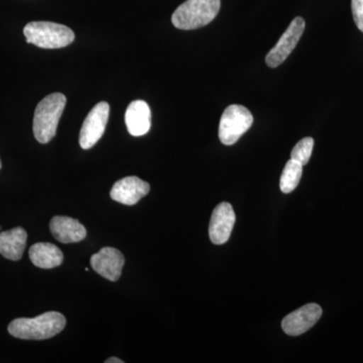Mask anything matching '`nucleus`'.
I'll use <instances>...</instances> for the list:
<instances>
[{
  "instance_id": "39448f33",
  "label": "nucleus",
  "mask_w": 363,
  "mask_h": 363,
  "mask_svg": "<svg viewBox=\"0 0 363 363\" xmlns=\"http://www.w3.org/2000/svg\"><path fill=\"white\" fill-rule=\"evenodd\" d=\"M253 123L252 114L247 107L233 104L227 107L219 124V138L225 145H233L245 135Z\"/></svg>"
},
{
  "instance_id": "2eb2a0df",
  "label": "nucleus",
  "mask_w": 363,
  "mask_h": 363,
  "mask_svg": "<svg viewBox=\"0 0 363 363\" xmlns=\"http://www.w3.org/2000/svg\"><path fill=\"white\" fill-rule=\"evenodd\" d=\"M30 259L40 269H50L61 266L64 260L63 252L50 242H38L30 248Z\"/></svg>"
},
{
  "instance_id": "dca6fc26",
  "label": "nucleus",
  "mask_w": 363,
  "mask_h": 363,
  "mask_svg": "<svg viewBox=\"0 0 363 363\" xmlns=\"http://www.w3.org/2000/svg\"><path fill=\"white\" fill-rule=\"evenodd\" d=\"M303 166L298 162L293 161L292 159L286 162L285 169L281 173V181H279V188L285 194L293 192L298 187L302 178Z\"/></svg>"
},
{
  "instance_id": "9b49d317",
  "label": "nucleus",
  "mask_w": 363,
  "mask_h": 363,
  "mask_svg": "<svg viewBox=\"0 0 363 363\" xmlns=\"http://www.w3.org/2000/svg\"><path fill=\"white\" fill-rule=\"evenodd\" d=\"M150 184L138 177H126L114 184L111 197L114 201L128 206H133L142 198L149 194Z\"/></svg>"
},
{
  "instance_id": "f257e3e1",
  "label": "nucleus",
  "mask_w": 363,
  "mask_h": 363,
  "mask_svg": "<svg viewBox=\"0 0 363 363\" xmlns=\"http://www.w3.org/2000/svg\"><path fill=\"white\" fill-rule=\"evenodd\" d=\"M66 326V318L58 312H47L35 318H18L9 325V332L16 338L45 340L56 336Z\"/></svg>"
},
{
  "instance_id": "7ed1b4c3",
  "label": "nucleus",
  "mask_w": 363,
  "mask_h": 363,
  "mask_svg": "<svg viewBox=\"0 0 363 363\" xmlns=\"http://www.w3.org/2000/svg\"><path fill=\"white\" fill-rule=\"evenodd\" d=\"M220 6V0H187L176 9L172 23L179 30H196L211 23Z\"/></svg>"
},
{
  "instance_id": "f8f14e48",
  "label": "nucleus",
  "mask_w": 363,
  "mask_h": 363,
  "mask_svg": "<svg viewBox=\"0 0 363 363\" xmlns=\"http://www.w3.org/2000/svg\"><path fill=\"white\" fill-rule=\"evenodd\" d=\"M125 123L128 133L133 136L147 135L152 125V113L149 104L135 100L128 105L125 112Z\"/></svg>"
},
{
  "instance_id": "ddd939ff",
  "label": "nucleus",
  "mask_w": 363,
  "mask_h": 363,
  "mask_svg": "<svg viewBox=\"0 0 363 363\" xmlns=\"http://www.w3.org/2000/svg\"><path fill=\"white\" fill-rule=\"evenodd\" d=\"M52 236L62 243H75L84 240L87 231L77 219L55 216L50 222Z\"/></svg>"
},
{
  "instance_id": "1a4fd4ad",
  "label": "nucleus",
  "mask_w": 363,
  "mask_h": 363,
  "mask_svg": "<svg viewBox=\"0 0 363 363\" xmlns=\"http://www.w3.org/2000/svg\"><path fill=\"white\" fill-rule=\"evenodd\" d=\"M234 224H235V213L233 206L226 202L217 205L210 219V240L214 245H224L230 238Z\"/></svg>"
},
{
  "instance_id": "aec40b11",
  "label": "nucleus",
  "mask_w": 363,
  "mask_h": 363,
  "mask_svg": "<svg viewBox=\"0 0 363 363\" xmlns=\"http://www.w3.org/2000/svg\"><path fill=\"white\" fill-rule=\"evenodd\" d=\"M0 169H1V161H0Z\"/></svg>"
},
{
  "instance_id": "20e7f679",
  "label": "nucleus",
  "mask_w": 363,
  "mask_h": 363,
  "mask_svg": "<svg viewBox=\"0 0 363 363\" xmlns=\"http://www.w3.org/2000/svg\"><path fill=\"white\" fill-rule=\"evenodd\" d=\"M23 35L28 44L42 49H61L75 40L70 28L51 21H32L23 28Z\"/></svg>"
},
{
  "instance_id": "9d476101",
  "label": "nucleus",
  "mask_w": 363,
  "mask_h": 363,
  "mask_svg": "<svg viewBox=\"0 0 363 363\" xmlns=\"http://www.w3.org/2000/svg\"><path fill=\"white\" fill-rule=\"evenodd\" d=\"M91 267L108 281H118L124 266L123 253L113 247H104L91 257Z\"/></svg>"
},
{
  "instance_id": "4468645a",
  "label": "nucleus",
  "mask_w": 363,
  "mask_h": 363,
  "mask_svg": "<svg viewBox=\"0 0 363 363\" xmlns=\"http://www.w3.org/2000/svg\"><path fill=\"white\" fill-rule=\"evenodd\" d=\"M28 233L23 227L0 233V255L9 260H20L26 250Z\"/></svg>"
},
{
  "instance_id": "a211bd4d",
  "label": "nucleus",
  "mask_w": 363,
  "mask_h": 363,
  "mask_svg": "<svg viewBox=\"0 0 363 363\" xmlns=\"http://www.w3.org/2000/svg\"><path fill=\"white\" fill-rule=\"evenodd\" d=\"M351 9L355 25L359 28L360 32L363 33V0H352Z\"/></svg>"
},
{
  "instance_id": "412c9836",
  "label": "nucleus",
  "mask_w": 363,
  "mask_h": 363,
  "mask_svg": "<svg viewBox=\"0 0 363 363\" xmlns=\"http://www.w3.org/2000/svg\"><path fill=\"white\" fill-rule=\"evenodd\" d=\"M0 230H1V226H0Z\"/></svg>"
},
{
  "instance_id": "f3484780",
  "label": "nucleus",
  "mask_w": 363,
  "mask_h": 363,
  "mask_svg": "<svg viewBox=\"0 0 363 363\" xmlns=\"http://www.w3.org/2000/svg\"><path fill=\"white\" fill-rule=\"evenodd\" d=\"M313 147H314V140L312 138H303L294 147L291 159L305 166L312 156Z\"/></svg>"
},
{
  "instance_id": "0eeeda50",
  "label": "nucleus",
  "mask_w": 363,
  "mask_h": 363,
  "mask_svg": "<svg viewBox=\"0 0 363 363\" xmlns=\"http://www.w3.org/2000/svg\"><path fill=\"white\" fill-rule=\"evenodd\" d=\"M305 21L302 18H294L291 25L286 28L285 33L277 45L269 51L266 57L267 65L271 68H277L286 61L291 52L298 45V40L302 37L305 30Z\"/></svg>"
},
{
  "instance_id": "423d86ee",
  "label": "nucleus",
  "mask_w": 363,
  "mask_h": 363,
  "mask_svg": "<svg viewBox=\"0 0 363 363\" xmlns=\"http://www.w3.org/2000/svg\"><path fill=\"white\" fill-rule=\"evenodd\" d=\"M109 111L111 107L107 102H99L86 116L79 136V143L83 150H89L94 147L104 135L108 123Z\"/></svg>"
},
{
  "instance_id": "6e6552de",
  "label": "nucleus",
  "mask_w": 363,
  "mask_h": 363,
  "mask_svg": "<svg viewBox=\"0 0 363 363\" xmlns=\"http://www.w3.org/2000/svg\"><path fill=\"white\" fill-rule=\"evenodd\" d=\"M322 316V308L317 304L303 306L284 318L281 327L286 334L291 336L302 335L310 330Z\"/></svg>"
},
{
  "instance_id": "6ab92c4d",
  "label": "nucleus",
  "mask_w": 363,
  "mask_h": 363,
  "mask_svg": "<svg viewBox=\"0 0 363 363\" xmlns=\"http://www.w3.org/2000/svg\"><path fill=\"white\" fill-rule=\"evenodd\" d=\"M106 363H123V360L117 357H111L105 362Z\"/></svg>"
},
{
  "instance_id": "f03ea898",
  "label": "nucleus",
  "mask_w": 363,
  "mask_h": 363,
  "mask_svg": "<svg viewBox=\"0 0 363 363\" xmlns=\"http://www.w3.org/2000/svg\"><path fill=\"white\" fill-rule=\"evenodd\" d=\"M66 102L65 95L62 93H52L45 96L37 105L33 116V130L38 142L48 143L55 138Z\"/></svg>"
}]
</instances>
